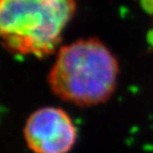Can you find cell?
<instances>
[{
    "mask_svg": "<svg viewBox=\"0 0 153 153\" xmlns=\"http://www.w3.org/2000/svg\"><path fill=\"white\" fill-rule=\"evenodd\" d=\"M119 72L118 61L103 42L97 38L80 39L58 49L48 84L64 102L91 106L112 96Z\"/></svg>",
    "mask_w": 153,
    "mask_h": 153,
    "instance_id": "cell-1",
    "label": "cell"
},
{
    "mask_svg": "<svg viewBox=\"0 0 153 153\" xmlns=\"http://www.w3.org/2000/svg\"><path fill=\"white\" fill-rule=\"evenodd\" d=\"M76 10V0H0V42L20 56L56 51Z\"/></svg>",
    "mask_w": 153,
    "mask_h": 153,
    "instance_id": "cell-2",
    "label": "cell"
},
{
    "mask_svg": "<svg viewBox=\"0 0 153 153\" xmlns=\"http://www.w3.org/2000/svg\"><path fill=\"white\" fill-rule=\"evenodd\" d=\"M26 142L34 153H67L76 141L77 131L70 116L59 107H43L25 124Z\"/></svg>",
    "mask_w": 153,
    "mask_h": 153,
    "instance_id": "cell-3",
    "label": "cell"
},
{
    "mask_svg": "<svg viewBox=\"0 0 153 153\" xmlns=\"http://www.w3.org/2000/svg\"><path fill=\"white\" fill-rule=\"evenodd\" d=\"M148 43L153 48V29H151V31L148 33Z\"/></svg>",
    "mask_w": 153,
    "mask_h": 153,
    "instance_id": "cell-4",
    "label": "cell"
}]
</instances>
